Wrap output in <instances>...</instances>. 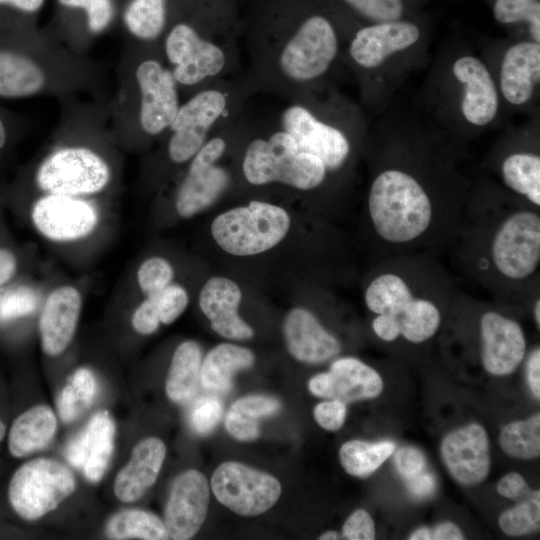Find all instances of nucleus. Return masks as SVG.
I'll use <instances>...</instances> for the list:
<instances>
[{"label":"nucleus","instance_id":"obj_1","mask_svg":"<svg viewBox=\"0 0 540 540\" xmlns=\"http://www.w3.org/2000/svg\"><path fill=\"white\" fill-rule=\"evenodd\" d=\"M468 145L395 101L370 124L365 218L377 260L447 251L473 183Z\"/></svg>","mask_w":540,"mask_h":540},{"label":"nucleus","instance_id":"obj_37","mask_svg":"<svg viewBox=\"0 0 540 540\" xmlns=\"http://www.w3.org/2000/svg\"><path fill=\"white\" fill-rule=\"evenodd\" d=\"M96 388L93 373L87 368L78 369L58 397L57 408L61 420L71 423L86 411L93 403Z\"/></svg>","mask_w":540,"mask_h":540},{"label":"nucleus","instance_id":"obj_39","mask_svg":"<svg viewBox=\"0 0 540 540\" xmlns=\"http://www.w3.org/2000/svg\"><path fill=\"white\" fill-rule=\"evenodd\" d=\"M494 19L507 27H523L524 38L540 43V0H493Z\"/></svg>","mask_w":540,"mask_h":540},{"label":"nucleus","instance_id":"obj_54","mask_svg":"<svg viewBox=\"0 0 540 540\" xmlns=\"http://www.w3.org/2000/svg\"><path fill=\"white\" fill-rule=\"evenodd\" d=\"M527 381L534 396L540 398V349L534 348L528 355L526 363Z\"/></svg>","mask_w":540,"mask_h":540},{"label":"nucleus","instance_id":"obj_46","mask_svg":"<svg viewBox=\"0 0 540 540\" xmlns=\"http://www.w3.org/2000/svg\"><path fill=\"white\" fill-rule=\"evenodd\" d=\"M231 408L252 419H257L276 414L281 404L276 398L270 396L249 395L235 401Z\"/></svg>","mask_w":540,"mask_h":540},{"label":"nucleus","instance_id":"obj_60","mask_svg":"<svg viewBox=\"0 0 540 540\" xmlns=\"http://www.w3.org/2000/svg\"><path fill=\"white\" fill-rule=\"evenodd\" d=\"M5 142H6V130L0 118V149L5 145Z\"/></svg>","mask_w":540,"mask_h":540},{"label":"nucleus","instance_id":"obj_25","mask_svg":"<svg viewBox=\"0 0 540 540\" xmlns=\"http://www.w3.org/2000/svg\"><path fill=\"white\" fill-rule=\"evenodd\" d=\"M115 425L107 411L95 413L86 426L68 443L65 457L82 470L90 482L104 475L114 447Z\"/></svg>","mask_w":540,"mask_h":540},{"label":"nucleus","instance_id":"obj_23","mask_svg":"<svg viewBox=\"0 0 540 540\" xmlns=\"http://www.w3.org/2000/svg\"><path fill=\"white\" fill-rule=\"evenodd\" d=\"M443 462L463 485L482 482L490 470L489 440L485 429L471 423L448 433L441 443Z\"/></svg>","mask_w":540,"mask_h":540},{"label":"nucleus","instance_id":"obj_11","mask_svg":"<svg viewBox=\"0 0 540 540\" xmlns=\"http://www.w3.org/2000/svg\"><path fill=\"white\" fill-rule=\"evenodd\" d=\"M495 83L503 114L540 113V43L526 38H484L474 43Z\"/></svg>","mask_w":540,"mask_h":540},{"label":"nucleus","instance_id":"obj_48","mask_svg":"<svg viewBox=\"0 0 540 540\" xmlns=\"http://www.w3.org/2000/svg\"><path fill=\"white\" fill-rule=\"evenodd\" d=\"M225 428L233 438L239 441H253L260 435V429L255 419L232 408L225 416Z\"/></svg>","mask_w":540,"mask_h":540},{"label":"nucleus","instance_id":"obj_5","mask_svg":"<svg viewBox=\"0 0 540 540\" xmlns=\"http://www.w3.org/2000/svg\"><path fill=\"white\" fill-rule=\"evenodd\" d=\"M417 108L459 141L469 143L503 117L490 71L474 43H443L429 63Z\"/></svg>","mask_w":540,"mask_h":540},{"label":"nucleus","instance_id":"obj_21","mask_svg":"<svg viewBox=\"0 0 540 540\" xmlns=\"http://www.w3.org/2000/svg\"><path fill=\"white\" fill-rule=\"evenodd\" d=\"M206 477L191 469L174 480L164 513V524L170 539L192 538L205 521L209 504Z\"/></svg>","mask_w":540,"mask_h":540},{"label":"nucleus","instance_id":"obj_13","mask_svg":"<svg viewBox=\"0 0 540 540\" xmlns=\"http://www.w3.org/2000/svg\"><path fill=\"white\" fill-rule=\"evenodd\" d=\"M247 109L232 123L212 135L190 160L176 192L175 207L189 218L210 207L228 189L231 172L220 163L240 135Z\"/></svg>","mask_w":540,"mask_h":540},{"label":"nucleus","instance_id":"obj_28","mask_svg":"<svg viewBox=\"0 0 540 540\" xmlns=\"http://www.w3.org/2000/svg\"><path fill=\"white\" fill-rule=\"evenodd\" d=\"M82 307L79 291L72 286L53 290L47 297L39 321L43 351L56 356L71 342Z\"/></svg>","mask_w":540,"mask_h":540},{"label":"nucleus","instance_id":"obj_49","mask_svg":"<svg viewBox=\"0 0 540 540\" xmlns=\"http://www.w3.org/2000/svg\"><path fill=\"white\" fill-rule=\"evenodd\" d=\"M342 535L348 540H373L375 525L370 514L362 509L354 511L345 521Z\"/></svg>","mask_w":540,"mask_h":540},{"label":"nucleus","instance_id":"obj_6","mask_svg":"<svg viewBox=\"0 0 540 540\" xmlns=\"http://www.w3.org/2000/svg\"><path fill=\"white\" fill-rule=\"evenodd\" d=\"M242 26L240 0H196L161 41L179 88L191 94L240 74Z\"/></svg>","mask_w":540,"mask_h":540},{"label":"nucleus","instance_id":"obj_31","mask_svg":"<svg viewBox=\"0 0 540 540\" xmlns=\"http://www.w3.org/2000/svg\"><path fill=\"white\" fill-rule=\"evenodd\" d=\"M45 69L33 58L16 51L0 50V97H31L46 87Z\"/></svg>","mask_w":540,"mask_h":540},{"label":"nucleus","instance_id":"obj_47","mask_svg":"<svg viewBox=\"0 0 540 540\" xmlns=\"http://www.w3.org/2000/svg\"><path fill=\"white\" fill-rule=\"evenodd\" d=\"M346 404L340 400L332 399L318 403L313 411L316 422L325 430H339L346 418Z\"/></svg>","mask_w":540,"mask_h":540},{"label":"nucleus","instance_id":"obj_40","mask_svg":"<svg viewBox=\"0 0 540 540\" xmlns=\"http://www.w3.org/2000/svg\"><path fill=\"white\" fill-rule=\"evenodd\" d=\"M58 7L83 18L86 30L91 35L107 31L118 14V0H56Z\"/></svg>","mask_w":540,"mask_h":540},{"label":"nucleus","instance_id":"obj_35","mask_svg":"<svg viewBox=\"0 0 540 540\" xmlns=\"http://www.w3.org/2000/svg\"><path fill=\"white\" fill-rule=\"evenodd\" d=\"M110 539H169L164 522L155 514L126 509L110 518L105 528Z\"/></svg>","mask_w":540,"mask_h":540},{"label":"nucleus","instance_id":"obj_55","mask_svg":"<svg viewBox=\"0 0 540 540\" xmlns=\"http://www.w3.org/2000/svg\"><path fill=\"white\" fill-rule=\"evenodd\" d=\"M45 2L46 0H0V8H5L28 16L38 13Z\"/></svg>","mask_w":540,"mask_h":540},{"label":"nucleus","instance_id":"obj_9","mask_svg":"<svg viewBox=\"0 0 540 540\" xmlns=\"http://www.w3.org/2000/svg\"><path fill=\"white\" fill-rule=\"evenodd\" d=\"M241 156L242 176L252 186L280 184L315 192L339 184L320 159L300 149L276 117L258 120L249 115Z\"/></svg>","mask_w":540,"mask_h":540},{"label":"nucleus","instance_id":"obj_43","mask_svg":"<svg viewBox=\"0 0 540 540\" xmlns=\"http://www.w3.org/2000/svg\"><path fill=\"white\" fill-rule=\"evenodd\" d=\"M146 297L152 301L159 321L163 324L174 322L188 305L186 290L177 284H170L160 292Z\"/></svg>","mask_w":540,"mask_h":540},{"label":"nucleus","instance_id":"obj_51","mask_svg":"<svg viewBox=\"0 0 540 540\" xmlns=\"http://www.w3.org/2000/svg\"><path fill=\"white\" fill-rule=\"evenodd\" d=\"M160 321L152 301L146 299L137 307L132 316V326L140 334L149 335L159 327Z\"/></svg>","mask_w":540,"mask_h":540},{"label":"nucleus","instance_id":"obj_10","mask_svg":"<svg viewBox=\"0 0 540 540\" xmlns=\"http://www.w3.org/2000/svg\"><path fill=\"white\" fill-rule=\"evenodd\" d=\"M255 94L244 73L212 82L181 103L167 133L168 159L181 165L189 162L206 141L235 121Z\"/></svg>","mask_w":540,"mask_h":540},{"label":"nucleus","instance_id":"obj_38","mask_svg":"<svg viewBox=\"0 0 540 540\" xmlns=\"http://www.w3.org/2000/svg\"><path fill=\"white\" fill-rule=\"evenodd\" d=\"M499 442L509 456L519 459H533L540 455V415L526 420L513 421L501 431Z\"/></svg>","mask_w":540,"mask_h":540},{"label":"nucleus","instance_id":"obj_33","mask_svg":"<svg viewBox=\"0 0 540 540\" xmlns=\"http://www.w3.org/2000/svg\"><path fill=\"white\" fill-rule=\"evenodd\" d=\"M57 428L50 407L38 405L19 415L13 422L8 439L14 457H24L41 450L52 440Z\"/></svg>","mask_w":540,"mask_h":540},{"label":"nucleus","instance_id":"obj_4","mask_svg":"<svg viewBox=\"0 0 540 540\" xmlns=\"http://www.w3.org/2000/svg\"><path fill=\"white\" fill-rule=\"evenodd\" d=\"M458 291L437 255L402 253L376 260L363 299L379 340L418 345L438 333Z\"/></svg>","mask_w":540,"mask_h":540},{"label":"nucleus","instance_id":"obj_52","mask_svg":"<svg viewBox=\"0 0 540 540\" xmlns=\"http://www.w3.org/2000/svg\"><path fill=\"white\" fill-rule=\"evenodd\" d=\"M496 489L503 497L516 502L521 501L531 492L525 479L516 472H510L502 477Z\"/></svg>","mask_w":540,"mask_h":540},{"label":"nucleus","instance_id":"obj_20","mask_svg":"<svg viewBox=\"0 0 540 540\" xmlns=\"http://www.w3.org/2000/svg\"><path fill=\"white\" fill-rule=\"evenodd\" d=\"M32 221L46 238L69 242L88 236L98 223L96 208L79 197L47 194L33 205Z\"/></svg>","mask_w":540,"mask_h":540},{"label":"nucleus","instance_id":"obj_15","mask_svg":"<svg viewBox=\"0 0 540 540\" xmlns=\"http://www.w3.org/2000/svg\"><path fill=\"white\" fill-rule=\"evenodd\" d=\"M134 71L138 91L137 121L141 132L156 137L167 130L180 105L179 86L165 64L161 44H145Z\"/></svg>","mask_w":540,"mask_h":540},{"label":"nucleus","instance_id":"obj_42","mask_svg":"<svg viewBox=\"0 0 540 540\" xmlns=\"http://www.w3.org/2000/svg\"><path fill=\"white\" fill-rule=\"evenodd\" d=\"M173 275V268L166 259L151 257L140 265L137 281L142 292L150 296L170 285Z\"/></svg>","mask_w":540,"mask_h":540},{"label":"nucleus","instance_id":"obj_19","mask_svg":"<svg viewBox=\"0 0 540 540\" xmlns=\"http://www.w3.org/2000/svg\"><path fill=\"white\" fill-rule=\"evenodd\" d=\"M474 305L478 314L479 356L484 369L496 376L511 374L527 353V341L520 323L498 304L474 300Z\"/></svg>","mask_w":540,"mask_h":540},{"label":"nucleus","instance_id":"obj_3","mask_svg":"<svg viewBox=\"0 0 540 540\" xmlns=\"http://www.w3.org/2000/svg\"><path fill=\"white\" fill-rule=\"evenodd\" d=\"M244 72L255 93L294 102L337 82L344 42L314 0H253L243 12Z\"/></svg>","mask_w":540,"mask_h":540},{"label":"nucleus","instance_id":"obj_41","mask_svg":"<svg viewBox=\"0 0 540 540\" xmlns=\"http://www.w3.org/2000/svg\"><path fill=\"white\" fill-rule=\"evenodd\" d=\"M501 530L510 536L532 533L540 526V491L531 492L499 517Z\"/></svg>","mask_w":540,"mask_h":540},{"label":"nucleus","instance_id":"obj_7","mask_svg":"<svg viewBox=\"0 0 540 540\" xmlns=\"http://www.w3.org/2000/svg\"><path fill=\"white\" fill-rule=\"evenodd\" d=\"M430 45L425 26L408 17L366 25L351 35L343 62L367 116L383 113L405 81L429 65Z\"/></svg>","mask_w":540,"mask_h":540},{"label":"nucleus","instance_id":"obj_34","mask_svg":"<svg viewBox=\"0 0 540 540\" xmlns=\"http://www.w3.org/2000/svg\"><path fill=\"white\" fill-rule=\"evenodd\" d=\"M202 352L194 341H185L175 350L166 380V393L177 403L189 401L200 380Z\"/></svg>","mask_w":540,"mask_h":540},{"label":"nucleus","instance_id":"obj_22","mask_svg":"<svg viewBox=\"0 0 540 540\" xmlns=\"http://www.w3.org/2000/svg\"><path fill=\"white\" fill-rule=\"evenodd\" d=\"M308 389L317 397L347 404L377 397L383 390V380L374 368L360 359L341 357L331 363L328 372L313 376Z\"/></svg>","mask_w":540,"mask_h":540},{"label":"nucleus","instance_id":"obj_17","mask_svg":"<svg viewBox=\"0 0 540 540\" xmlns=\"http://www.w3.org/2000/svg\"><path fill=\"white\" fill-rule=\"evenodd\" d=\"M75 489L71 471L45 458L31 460L17 469L9 485V501L26 520H36L55 509Z\"/></svg>","mask_w":540,"mask_h":540},{"label":"nucleus","instance_id":"obj_61","mask_svg":"<svg viewBox=\"0 0 540 540\" xmlns=\"http://www.w3.org/2000/svg\"><path fill=\"white\" fill-rule=\"evenodd\" d=\"M5 425L3 424V422L0 420V441L3 439L4 435H5Z\"/></svg>","mask_w":540,"mask_h":540},{"label":"nucleus","instance_id":"obj_50","mask_svg":"<svg viewBox=\"0 0 540 540\" xmlns=\"http://www.w3.org/2000/svg\"><path fill=\"white\" fill-rule=\"evenodd\" d=\"M394 464L400 476L407 480L425 471L426 459L421 450L402 447L394 455Z\"/></svg>","mask_w":540,"mask_h":540},{"label":"nucleus","instance_id":"obj_29","mask_svg":"<svg viewBox=\"0 0 540 540\" xmlns=\"http://www.w3.org/2000/svg\"><path fill=\"white\" fill-rule=\"evenodd\" d=\"M331 20L344 44L358 29L407 17L405 0H314Z\"/></svg>","mask_w":540,"mask_h":540},{"label":"nucleus","instance_id":"obj_26","mask_svg":"<svg viewBox=\"0 0 540 540\" xmlns=\"http://www.w3.org/2000/svg\"><path fill=\"white\" fill-rule=\"evenodd\" d=\"M242 293L240 287L226 277L210 278L199 294V306L209 319L211 328L231 340H247L254 331L238 314Z\"/></svg>","mask_w":540,"mask_h":540},{"label":"nucleus","instance_id":"obj_53","mask_svg":"<svg viewBox=\"0 0 540 540\" xmlns=\"http://www.w3.org/2000/svg\"><path fill=\"white\" fill-rule=\"evenodd\" d=\"M406 486L409 492L418 498L430 496L436 487V482L431 473L423 471L422 473L409 478Z\"/></svg>","mask_w":540,"mask_h":540},{"label":"nucleus","instance_id":"obj_8","mask_svg":"<svg viewBox=\"0 0 540 540\" xmlns=\"http://www.w3.org/2000/svg\"><path fill=\"white\" fill-rule=\"evenodd\" d=\"M276 118L300 149L320 159L339 183L350 178L363 158L368 116L338 86L286 102Z\"/></svg>","mask_w":540,"mask_h":540},{"label":"nucleus","instance_id":"obj_14","mask_svg":"<svg viewBox=\"0 0 540 540\" xmlns=\"http://www.w3.org/2000/svg\"><path fill=\"white\" fill-rule=\"evenodd\" d=\"M287 211L275 204L251 200L219 214L211 234L225 252L235 256L263 253L283 240L290 228Z\"/></svg>","mask_w":540,"mask_h":540},{"label":"nucleus","instance_id":"obj_27","mask_svg":"<svg viewBox=\"0 0 540 540\" xmlns=\"http://www.w3.org/2000/svg\"><path fill=\"white\" fill-rule=\"evenodd\" d=\"M196 0H126L120 9L125 30L142 44H161L169 28Z\"/></svg>","mask_w":540,"mask_h":540},{"label":"nucleus","instance_id":"obj_57","mask_svg":"<svg viewBox=\"0 0 540 540\" xmlns=\"http://www.w3.org/2000/svg\"><path fill=\"white\" fill-rule=\"evenodd\" d=\"M16 259L13 253L0 248V286L5 284L16 271Z\"/></svg>","mask_w":540,"mask_h":540},{"label":"nucleus","instance_id":"obj_58","mask_svg":"<svg viewBox=\"0 0 540 540\" xmlns=\"http://www.w3.org/2000/svg\"><path fill=\"white\" fill-rule=\"evenodd\" d=\"M409 540H431V529L421 527L410 535Z\"/></svg>","mask_w":540,"mask_h":540},{"label":"nucleus","instance_id":"obj_30","mask_svg":"<svg viewBox=\"0 0 540 540\" xmlns=\"http://www.w3.org/2000/svg\"><path fill=\"white\" fill-rule=\"evenodd\" d=\"M165 454L166 447L159 438L149 437L140 441L126 466L116 476V497L122 502H134L141 498L155 483Z\"/></svg>","mask_w":540,"mask_h":540},{"label":"nucleus","instance_id":"obj_16","mask_svg":"<svg viewBox=\"0 0 540 540\" xmlns=\"http://www.w3.org/2000/svg\"><path fill=\"white\" fill-rule=\"evenodd\" d=\"M107 162L87 147L55 150L36 172L38 187L47 194L81 197L102 191L110 181Z\"/></svg>","mask_w":540,"mask_h":540},{"label":"nucleus","instance_id":"obj_12","mask_svg":"<svg viewBox=\"0 0 540 540\" xmlns=\"http://www.w3.org/2000/svg\"><path fill=\"white\" fill-rule=\"evenodd\" d=\"M478 169L509 193L540 208V113L505 127Z\"/></svg>","mask_w":540,"mask_h":540},{"label":"nucleus","instance_id":"obj_24","mask_svg":"<svg viewBox=\"0 0 540 540\" xmlns=\"http://www.w3.org/2000/svg\"><path fill=\"white\" fill-rule=\"evenodd\" d=\"M283 336L289 353L303 363H324L338 356L342 349L339 339L312 311L302 307L286 315Z\"/></svg>","mask_w":540,"mask_h":540},{"label":"nucleus","instance_id":"obj_44","mask_svg":"<svg viewBox=\"0 0 540 540\" xmlns=\"http://www.w3.org/2000/svg\"><path fill=\"white\" fill-rule=\"evenodd\" d=\"M38 305V296L28 287H17L0 295V319L10 320L32 313Z\"/></svg>","mask_w":540,"mask_h":540},{"label":"nucleus","instance_id":"obj_56","mask_svg":"<svg viewBox=\"0 0 540 540\" xmlns=\"http://www.w3.org/2000/svg\"><path fill=\"white\" fill-rule=\"evenodd\" d=\"M463 538L461 530L451 522L440 523L431 530V540H462Z\"/></svg>","mask_w":540,"mask_h":540},{"label":"nucleus","instance_id":"obj_45","mask_svg":"<svg viewBox=\"0 0 540 540\" xmlns=\"http://www.w3.org/2000/svg\"><path fill=\"white\" fill-rule=\"evenodd\" d=\"M222 413L223 405L218 398L202 397L190 410V426L198 434H209L220 422Z\"/></svg>","mask_w":540,"mask_h":540},{"label":"nucleus","instance_id":"obj_59","mask_svg":"<svg viewBox=\"0 0 540 540\" xmlns=\"http://www.w3.org/2000/svg\"><path fill=\"white\" fill-rule=\"evenodd\" d=\"M339 534L336 531H327L319 536V540H333L339 539Z\"/></svg>","mask_w":540,"mask_h":540},{"label":"nucleus","instance_id":"obj_32","mask_svg":"<svg viewBox=\"0 0 540 540\" xmlns=\"http://www.w3.org/2000/svg\"><path fill=\"white\" fill-rule=\"evenodd\" d=\"M255 356L248 348L221 343L210 350L201 364L200 382L212 392L227 393L232 389L233 377L253 366Z\"/></svg>","mask_w":540,"mask_h":540},{"label":"nucleus","instance_id":"obj_2","mask_svg":"<svg viewBox=\"0 0 540 540\" xmlns=\"http://www.w3.org/2000/svg\"><path fill=\"white\" fill-rule=\"evenodd\" d=\"M447 251L497 302L525 306L540 292V208L477 169Z\"/></svg>","mask_w":540,"mask_h":540},{"label":"nucleus","instance_id":"obj_18","mask_svg":"<svg viewBox=\"0 0 540 540\" xmlns=\"http://www.w3.org/2000/svg\"><path fill=\"white\" fill-rule=\"evenodd\" d=\"M216 499L241 516H256L269 510L281 495L277 478L245 464H220L211 477Z\"/></svg>","mask_w":540,"mask_h":540},{"label":"nucleus","instance_id":"obj_36","mask_svg":"<svg viewBox=\"0 0 540 540\" xmlns=\"http://www.w3.org/2000/svg\"><path fill=\"white\" fill-rule=\"evenodd\" d=\"M394 451L395 444L391 441L371 443L351 440L341 446L339 459L348 474L366 477L375 472Z\"/></svg>","mask_w":540,"mask_h":540}]
</instances>
